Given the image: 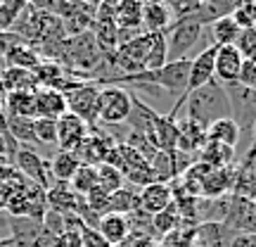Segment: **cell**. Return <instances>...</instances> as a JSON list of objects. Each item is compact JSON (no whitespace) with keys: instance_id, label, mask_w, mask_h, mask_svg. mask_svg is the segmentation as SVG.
Listing matches in <instances>:
<instances>
[{"instance_id":"6da1fadb","label":"cell","mask_w":256,"mask_h":247,"mask_svg":"<svg viewBox=\"0 0 256 247\" xmlns=\"http://www.w3.org/2000/svg\"><path fill=\"white\" fill-rule=\"evenodd\" d=\"M183 107H188V119L197 121L204 128L214 124V121L230 117V102L228 95H226V88L216 79L209 81L206 86L197 88V91L188 93Z\"/></svg>"},{"instance_id":"7a4b0ae2","label":"cell","mask_w":256,"mask_h":247,"mask_svg":"<svg viewBox=\"0 0 256 247\" xmlns=\"http://www.w3.org/2000/svg\"><path fill=\"white\" fill-rule=\"evenodd\" d=\"M164 34H166V62H178V60H188V55L200 46L204 27L197 19L180 17L176 19Z\"/></svg>"},{"instance_id":"3957f363","label":"cell","mask_w":256,"mask_h":247,"mask_svg":"<svg viewBox=\"0 0 256 247\" xmlns=\"http://www.w3.org/2000/svg\"><path fill=\"white\" fill-rule=\"evenodd\" d=\"M100 83L92 81H78L74 79L66 88H64V102H66V112H72L83 121H88L90 126L98 124V98H100Z\"/></svg>"},{"instance_id":"277c9868","label":"cell","mask_w":256,"mask_h":247,"mask_svg":"<svg viewBox=\"0 0 256 247\" xmlns=\"http://www.w3.org/2000/svg\"><path fill=\"white\" fill-rule=\"evenodd\" d=\"M133 95L121 86H102L98 98V124L102 126H121L130 117Z\"/></svg>"},{"instance_id":"5b68a950","label":"cell","mask_w":256,"mask_h":247,"mask_svg":"<svg viewBox=\"0 0 256 247\" xmlns=\"http://www.w3.org/2000/svg\"><path fill=\"white\" fill-rule=\"evenodd\" d=\"M230 102V119L238 124L240 133L252 136V126L256 121V91L242 86V83H228L223 86Z\"/></svg>"},{"instance_id":"8992f818","label":"cell","mask_w":256,"mask_h":247,"mask_svg":"<svg viewBox=\"0 0 256 247\" xmlns=\"http://www.w3.org/2000/svg\"><path fill=\"white\" fill-rule=\"evenodd\" d=\"M12 166L17 169L19 174L24 176L26 181L40 185V188H50L52 185V176H50V164H48L46 157H40L36 152V147L28 145H19L17 155L12 159Z\"/></svg>"},{"instance_id":"52a82bcc","label":"cell","mask_w":256,"mask_h":247,"mask_svg":"<svg viewBox=\"0 0 256 247\" xmlns=\"http://www.w3.org/2000/svg\"><path fill=\"white\" fill-rule=\"evenodd\" d=\"M223 226L232 235H256V204L249 197L230 195L228 214L223 219Z\"/></svg>"},{"instance_id":"ba28073f","label":"cell","mask_w":256,"mask_h":247,"mask_svg":"<svg viewBox=\"0 0 256 247\" xmlns=\"http://www.w3.org/2000/svg\"><path fill=\"white\" fill-rule=\"evenodd\" d=\"M176 22L174 8L166 0H140V27L145 34L166 31Z\"/></svg>"},{"instance_id":"9c48e42d","label":"cell","mask_w":256,"mask_h":247,"mask_svg":"<svg viewBox=\"0 0 256 247\" xmlns=\"http://www.w3.org/2000/svg\"><path fill=\"white\" fill-rule=\"evenodd\" d=\"M174 204V188L171 183H147L138 190V209L145 211L147 216H154L159 211L168 209Z\"/></svg>"},{"instance_id":"30bf717a","label":"cell","mask_w":256,"mask_h":247,"mask_svg":"<svg viewBox=\"0 0 256 247\" xmlns=\"http://www.w3.org/2000/svg\"><path fill=\"white\" fill-rule=\"evenodd\" d=\"M90 128L92 126L88 121H83L81 117H76L72 112L62 114L57 119V145H60V150H72L74 152L90 133Z\"/></svg>"},{"instance_id":"8fae6325","label":"cell","mask_w":256,"mask_h":247,"mask_svg":"<svg viewBox=\"0 0 256 247\" xmlns=\"http://www.w3.org/2000/svg\"><path fill=\"white\" fill-rule=\"evenodd\" d=\"M242 55L238 53L235 46H223L216 48V57H214V79L220 86H228V83H238L240 72H242Z\"/></svg>"},{"instance_id":"7c38bea8","label":"cell","mask_w":256,"mask_h":247,"mask_svg":"<svg viewBox=\"0 0 256 247\" xmlns=\"http://www.w3.org/2000/svg\"><path fill=\"white\" fill-rule=\"evenodd\" d=\"M214 57H216V46H206L194 57H190V76H188V93L197 91L202 86L214 81ZM188 98V95H185Z\"/></svg>"},{"instance_id":"4fadbf2b","label":"cell","mask_w":256,"mask_h":247,"mask_svg":"<svg viewBox=\"0 0 256 247\" xmlns=\"http://www.w3.org/2000/svg\"><path fill=\"white\" fill-rule=\"evenodd\" d=\"M34 76L38 88H50V91H64L74 81L72 72L55 60H40V64L34 69Z\"/></svg>"},{"instance_id":"5bb4252c","label":"cell","mask_w":256,"mask_h":247,"mask_svg":"<svg viewBox=\"0 0 256 247\" xmlns=\"http://www.w3.org/2000/svg\"><path fill=\"white\" fill-rule=\"evenodd\" d=\"M147 138L156 150H166V152L176 150V145H178V119H171L166 114H154Z\"/></svg>"},{"instance_id":"9a60e30c","label":"cell","mask_w":256,"mask_h":247,"mask_svg":"<svg viewBox=\"0 0 256 247\" xmlns=\"http://www.w3.org/2000/svg\"><path fill=\"white\" fill-rule=\"evenodd\" d=\"M34 105H36V119L57 121L62 114H66V102H64L62 91L36 88V93H34Z\"/></svg>"},{"instance_id":"2e32d148","label":"cell","mask_w":256,"mask_h":247,"mask_svg":"<svg viewBox=\"0 0 256 247\" xmlns=\"http://www.w3.org/2000/svg\"><path fill=\"white\" fill-rule=\"evenodd\" d=\"M95 230H98L112 247L121 245V242H126L128 240V233H130V219L124 216V214H114V211H110V214L100 216Z\"/></svg>"},{"instance_id":"e0dca14e","label":"cell","mask_w":256,"mask_h":247,"mask_svg":"<svg viewBox=\"0 0 256 247\" xmlns=\"http://www.w3.org/2000/svg\"><path fill=\"white\" fill-rule=\"evenodd\" d=\"M204 143H206V128L200 126L197 121L188 119V117L178 119V145H176V150L197 157Z\"/></svg>"},{"instance_id":"ac0fdd59","label":"cell","mask_w":256,"mask_h":247,"mask_svg":"<svg viewBox=\"0 0 256 247\" xmlns=\"http://www.w3.org/2000/svg\"><path fill=\"white\" fill-rule=\"evenodd\" d=\"M38 83L34 72L28 69H19V67H5L0 72V93H24V91H36Z\"/></svg>"},{"instance_id":"d6986e66","label":"cell","mask_w":256,"mask_h":247,"mask_svg":"<svg viewBox=\"0 0 256 247\" xmlns=\"http://www.w3.org/2000/svg\"><path fill=\"white\" fill-rule=\"evenodd\" d=\"M48 209L60 211V214H76L78 209V195L69 188V183H52L46 190Z\"/></svg>"},{"instance_id":"ffe728a7","label":"cell","mask_w":256,"mask_h":247,"mask_svg":"<svg viewBox=\"0 0 256 247\" xmlns=\"http://www.w3.org/2000/svg\"><path fill=\"white\" fill-rule=\"evenodd\" d=\"M197 162L211 166V169H226V166L235 164V147L220 145L214 140H206L202 150L197 152Z\"/></svg>"},{"instance_id":"44dd1931","label":"cell","mask_w":256,"mask_h":247,"mask_svg":"<svg viewBox=\"0 0 256 247\" xmlns=\"http://www.w3.org/2000/svg\"><path fill=\"white\" fill-rule=\"evenodd\" d=\"M50 164V176H52V183H69L72 176L76 174V169L81 166L78 157L74 155L72 150H57L52 159H48Z\"/></svg>"},{"instance_id":"7402d4cb","label":"cell","mask_w":256,"mask_h":247,"mask_svg":"<svg viewBox=\"0 0 256 247\" xmlns=\"http://www.w3.org/2000/svg\"><path fill=\"white\" fill-rule=\"evenodd\" d=\"M0 126L8 131L10 136L17 140L19 145H36V133H34V119H26V117H12V114H5L2 112V119H0Z\"/></svg>"},{"instance_id":"603a6c76","label":"cell","mask_w":256,"mask_h":247,"mask_svg":"<svg viewBox=\"0 0 256 247\" xmlns=\"http://www.w3.org/2000/svg\"><path fill=\"white\" fill-rule=\"evenodd\" d=\"M235 238L223 223H200L194 228V242L200 247H230Z\"/></svg>"},{"instance_id":"cb8c5ba5","label":"cell","mask_w":256,"mask_h":247,"mask_svg":"<svg viewBox=\"0 0 256 247\" xmlns=\"http://www.w3.org/2000/svg\"><path fill=\"white\" fill-rule=\"evenodd\" d=\"M34 93H36V91L8 93V95L2 98V105H5V114H12V117H26V119H36Z\"/></svg>"},{"instance_id":"d4e9b609","label":"cell","mask_w":256,"mask_h":247,"mask_svg":"<svg viewBox=\"0 0 256 247\" xmlns=\"http://www.w3.org/2000/svg\"><path fill=\"white\" fill-rule=\"evenodd\" d=\"M240 138H242V133H240L238 124L230 119H218L214 121V124H209L206 126V140H214V143H220V145H228V147H238Z\"/></svg>"},{"instance_id":"484cf974","label":"cell","mask_w":256,"mask_h":247,"mask_svg":"<svg viewBox=\"0 0 256 247\" xmlns=\"http://www.w3.org/2000/svg\"><path fill=\"white\" fill-rule=\"evenodd\" d=\"M209 31H211V46L223 48V46H235V41H238L242 29H240L238 22L228 15V17H220V19H216V22H211Z\"/></svg>"},{"instance_id":"4316f807","label":"cell","mask_w":256,"mask_h":247,"mask_svg":"<svg viewBox=\"0 0 256 247\" xmlns=\"http://www.w3.org/2000/svg\"><path fill=\"white\" fill-rule=\"evenodd\" d=\"M150 169H152V176L159 183H171L178 178V171H176V150L166 152V150H156L154 157L150 159Z\"/></svg>"},{"instance_id":"83f0119b","label":"cell","mask_w":256,"mask_h":247,"mask_svg":"<svg viewBox=\"0 0 256 247\" xmlns=\"http://www.w3.org/2000/svg\"><path fill=\"white\" fill-rule=\"evenodd\" d=\"M43 57L38 55L36 48L26 46V43H19V46H12L5 53V62L8 67H19V69H28V72H34L38 64H40Z\"/></svg>"},{"instance_id":"f1b7e54d","label":"cell","mask_w":256,"mask_h":247,"mask_svg":"<svg viewBox=\"0 0 256 247\" xmlns=\"http://www.w3.org/2000/svg\"><path fill=\"white\" fill-rule=\"evenodd\" d=\"M114 24L119 29H142L140 27V0H116Z\"/></svg>"},{"instance_id":"f546056e","label":"cell","mask_w":256,"mask_h":247,"mask_svg":"<svg viewBox=\"0 0 256 247\" xmlns=\"http://www.w3.org/2000/svg\"><path fill=\"white\" fill-rule=\"evenodd\" d=\"M164 64H166V34L164 31H156V34H150L145 72H156Z\"/></svg>"},{"instance_id":"4dcf8cb0","label":"cell","mask_w":256,"mask_h":247,"mask_svg":"<svg viewBox=\"0 0 256 247\" xmlns=\"http://www.w3.org/2000/svg\"><path fill=\"white\" fill-rule=\"evenodd\" d=\"M69 188H72L78 197H86L90 190H95V188H98V166L81 164L78 169H76V174L72 176Z\"/></svg>"},{"instance_id":"1f68e13d","label":"cell","mask_w":256,"mask_h":247,"mask_svg":"<svg viewBox=\"0 0 256 247\" xmlns=\"http://www.w3.org/2000/svg\"><path fill=\"white\" fill-rule=\"evenodd\" d=\"M183 221H180V216H178V211H176V207L171 204L168 209L159 211V214H154L152 216V238L154 235H159V238H166V235H171L178 226H180Z\"/></svg>"},{"instance_id":"d6a6232c","label":"cell","mask_w":256,"mask_h":247,"mask_svg":"<svg viewBox=\"0 0 256 247\" xmlns=\"http://www.w3.org/2000/svg\"><path fill=\"white\" fill-rule=\"evenodd\" d=\"M136 209H138V190L136 188H126V185H124L121 190L110 195V211L128 216V214H133Z\"/></svg>"},{"instance_id":"836d02e7","label":"cell","mask_w":256,"mask_h":247,"mask_svg":"<svg viewBox=\"0 0 256 247\" xmlns=\"http://www.w3.org/2000/svg\"><path fill=\"white\" fill-rule=\"evenodd\" d=\"M126 185V178L116 166L112 164H100L98 166V188H102L104 192H116Z\"/></svg>"},{"instance_id":"e575fe53","label":"cell","mask_w":256,"mask_h":247,"mask_svg":"<svg viewBox=\"0 0 256 247\" xmlns=\"http://www.w3.org/2000/svg\"><path fill=\"white\" fill-rule=\"evenodd\" d=\"M230 17L238 22L240 29L256 27V3L254 0H238V5H235V10H232Z\"/></svg>"},{"instance_id":"d590c367","label":"cell","mask_w":256,"mask_h":247,"mask_svg":"<svg viewBox=\"0 0 256 247\" xmlns=\"http://www.w3.org/2000/svg\"><path fill=\"white\" fill-rule=\"evenodd\" d=\"M36 145H55L57 143V121L52 119H34Z\"/></svg>"},{"instance_id":"8d00e7d4","label":"cell","mask_w":256,"mask_h":247,"mask_svg":"<svg viewBox=\"0 0 256 247\" xmlns=\"http://www.w3.org/2000/svg\"><path fill=\"white\" fill-rule=\"evenodd\" d=\"M83 202H86V207H88L95 216H104V214H110V192H104L102 188L90 190L86 197H83Z\"/></svg>"},{"instance_id":"74e56055","label":"cell","mask_w":256,"mask_h":247,"mask_svg":"<svg viewBox=\"0 0 256 247\" xmlns=\"http://www.w3.org/2000/svg\"><path fill=\"white\" fill-rule=\"evenodd\" d=\"M235 48L242 55V60H256V27L242 29L238 41H235Z\"/></svg>"},{"instance_id":"f35d334b","label":"cell","mask_w":256,"mask_h":247,"mask_svg":"<svg viewBox=\"0 0 256 247\" xmlns=\"http://www.w3.org/2000/svg\"><path fill=\"white\" fill-rule=\"evenodd\" d=\"M238 83H242V86H247V88L256 91V60H244Z\"/></svg>"},{"instance_id":"ab89813d","label":"cell","mask_w":256,"mask_h":247,"mask_svg":"<svg viewBox=\"0 0 256 247\" xmlns=\"http://www.w3.org/2000/svg\"><path fill=\"white\" fill-rule=\"evenodd\" d=\"M81 242H83V247H112L110 242H107V240L98 233V230L88 228V226L81 230Z\"/></svg>"},{"instance_id":"60d3db41","label":"cell","mask_w":256,"mask_h":247,"mask_svg":"<svg viewBox=\"0 0 256 247\" xmlns=\"http://www.w3.org/2000/svg\"><path fill=\"white\" fill-rule=\"evenodd\" d=\"M14 22H17V15L8 10L2 3H0V34H5V31H12L14 27Z\"/></svg>"},{"instance_id":"b9f144b4","label":"cell","mask_w":256,"mask_h":247,"mask_svg":"<svg viewBox=\"0 0 256 247\" xmlns=\"http://www.w3.org/2000/svg\"><path fill=\"white\" fill-rule=\"evenodd\" d=\"M0 3H2V5H5L8 10H12L17 17L28 8V0H0Z\"/></svg>"},{"instance_id":"7bdbcfd3","label":"cell","mask_w":256,"mask_h":247,"mask_svg":"<svg viewBox=\"0 0 256 247\" xmlns=\"http://www.w3.org/2000/svg\"><path fill=\"white\" fill-rule=\"evenodd\" d=\"M230 247H256V235H235L230 240Z\"/></svg>"},{"instance_id":"ee69618b","label":"cell","mask_w":256,"mask_h":247,"mask_svg":"<svg viewBox=\"0 0 256 247\" xmlns=\"http://www.w3.org/2000/svg\"><path fill=\"white\" fill-rule=\"evenodd\" d=\"M12 185H8V183H0V211H5V202H8V197L12 195Z\"/></svg>"},{"instance_id":"f6af8a7d","label":"cell","mask_w":256,"mask_h":247,"mask_svg":"<svg viewBox=\"0 0 256 247\" xmlns=\"http://www.w3.org/2000/svg\"><path fill=\"white\" fill-rule=\"evenodd\" d=\"M0 247H24V245H22L19 240H14L12 235H10L8 240H0Z\"/></svg>"},{"instance_id":"bcb514c9","label":"cell","mask_w":256,"mask_h":247,"mask_svg":"<svg viewBox=\"0 0 256 247\" xmlns=\"http://www.w3.org/2000/svg\"><path fill=\"white\" fill-rule=\"evenodd\" d=\"M0 155H5V138H2V131H0Z\"/></svg>"},{"instance_id":"7dc6e473","label":"cell","mask_w":256,"mask_h":247,"mask_svg":"<svg viewBox=\"0 0 256 247\" xmlns=\"http://www.w3.org/2000/svg\"><path fill=\"white\" fill-rule=\"evenodd\" d=\"M252 143L256 145V121H254V126H252Z\"/></svg>"},{"instance_id":"c3c4849f","label":"cell","mask_w":256,"mask_h":247,"mask_svg":"<svg viewBox=\"0 0 256 247\" xmlns=\"http://www.w3.org/2000/svg\"><path fill=\"white\" fill-rule=\"evenodd\" d=\"M2 112H5V105H2V93H0V119H2Z\"/></svg>"},{"instance_id":"681fc988","label":"cell","mask_w":256,"mask_h":247,"mask_svg":"<svg viewBox=\"0 0 256 247\" xmlns=\"http://www.w3.org/2000/svg\"><path fill=\"white\" fill-rule=\"evenodd\" d=\"M249 200H252V202L256 204V185H254V190H252V195H249Z\"/></svg>"},{"instance_id":"f907efd6","label":"cell","mask_w":256,"mask_h":247,"mask_svg":"<svg viewBox=\"0 0 256 247\" xmlns=\"http://www.w3.org/2000/svg\"><path fill=\"white\" fill-rule=\"evenodd\" d=\"M185 247H200V245H197V242H190V245H185Z\"/></svg>"},{"instance_id":"816d5d0a","label":"cell","mask_w":256,"mask_h":247,"mask_svg":"<svg viewBox=\"0 0 256 247\" xmlns=\"http://www.w3.org/2000/svg\"><path fill=\"white\" fill-rule=\"evenodd\" d=\"M0 72H2V62H0Z\"/></svg>"},{"instance_id":"f5cc1de1","label":"cell","mask_w":256,"mask_h":247,"mask_svg":"<svg viewBox=\"0 0 256 247\" xmlns=\"http://www.w3.org/2000/svg\"><path fill=\"white\" fill-rule=\"evenodd\" d=\"M254 3H256V0H254Z\"/></svg>"}]
</instances>
